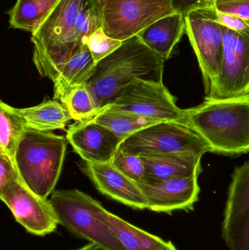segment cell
Instances as JSON below:
<instances>
[{
	"mask_svg": "<svg viewBox=\"0 0 249 250\" xmlns=\"http://www.w3.org/2000/svg\"><path fill=\"white\" fill-rule=\"evenodd\" d=\"M165 61L134 36L123 41L116 51L96 63L85 84L99 112L137 79L163 82Z\"/></svg>",
	"mask_w": 249,
	"mask_h": 250,
	"instance_id": "obj_1",
	"label": "cell"
},
{
	"mask_svg": "<svg viewBox=\"0 0 249 250\" xmlns=\"http://www.w3.org/2000/svg\"><path fill=\"white\" fill-rule=\"evenodd\" d=\"M183 125L195 131L211 152L238 155L249 152V95L228 99H206L184 109Z\"/></svg>",
	"mask_w": 249,
	"mask_h": 250,
	"instance_id": "obj_2",
	"label": "cell"
},
{
	"mask_svg": "<svg viewBox=\"0 0 249 250\" xmlns=\"http://www.w3.org/2000/svg\"><path fill=\"white\" fill-rule=\"evenodd\" d=\"M86 0H58L39 27L32 32V60L38 73L54 81L77 52L74 38L77 16Z\"/></svg>",
	"mask_w": 249,
	"mask_h": 250,
	"instance_id": "obj_3",
	"label": "cell"
},
{
	"mask_svg": "<svg viewBox=\"0 0 249 250\" xmlns=\"http://www.w3.org/2000/svg\"><path fill=\"white\" fill-rule=\"evenodd\" d=\"M67 143L61 135L33 129H26L19 141L14 163L20 180L44 199L55 191Z\"/></svg>",
	"mask_w": 249,
	"mask_h": 250,
	"instance_id": "obj_4",
	"label": "cell"
},
{
	"mask_svg": "<svg viewBox=\"0 0 249 250\" xmlns=\"http://www.w3.org/2000/svg\"><path fill=\"white\" fill-rule=\"evenodd\" d=\"M50 202L58 224L79 239L110 250H126L99 220L100 203L79 189H61L51 194Z\"/></svg>",
	"mask_w": 249,
	"mask_h": 250,
	"instance_id": "obj_5",
	"label": "cell"
},
{
	"mask_svg": "<svg viewBox=\"0 0 249 250\" xmlns=\"http://www.w3.org/2000/svg\"><path fill=\"white\" fill-rule=\"evenodd\" d=\"M119 149L134 155L211 152L207 143L191 127L175 122H159L123 140Z\"/></svg>",
	"mask_w": 249,
	"mask_h": 250,
	"instance_id": "obj_6",
	"label": "cell"
},
{
	"mask_svg": "<svg viewBox=\"0 0 249 250\" xmlns=\"http://www.w3.org/2000/svg\"><path fill=\"white\" fill-rule=\"evenodd\" d=\"M214 11V6L204 7L184 16L185 32L197 57L206 95L220 75L223 60L224 26L215 21Z\"/></svg>",
	"mask_w": 249,
	"mask_h": 250,
	"instance_id": "obj_7",
	"label": "cell"
},
{
	"mask_svg": "<svg viewBox=\"0 0 249 250\" xmlns=\"http://www.w3.org/2000/svg\"><path fill=\"white\" fill-rule=\"evenodd\" d=\"M103 111H121L156 122L181 124L184 118V110L178 108L163 82L140 79L130 83L114 102L99 110Z\"/></svg>",
	"mask_w": 249,
	"mask_h": 250,
	"instance_id": "obj_8",
	"label": "cell"
},
{
	"mask_svg": "<svg viewBox=\"0 0 249 250\" xmlns=\"http://www.w3.org/2000/svg\"><path fill=\"white\" fill-rule=\"evenodd\" d=\"M175 13L171 0H108L102 12V28L108 36L124 41Z\"/></svg>",
	"mask_w": 249,
	"mask_h": 250,
	"instance_id": "obj_9",
	"label": "cell"
},
{
	"mask_svg": "<svg viewBox=\"0 0 249 250\" xmlns=\"http://www.w3.org/2000/svg\"><path fill=\"white\" fill-rule=\"evenodd\" d=\"M249 95V32L224 27L223 60L217 80L206 99H228Z\"/></svg>",
	"mask_w": 249,
	"mask_h": 250,
	"instance_id": "obj_10",
	"label": "cell"
},
{
	"mask_svg": "<svg viewBox=\"0 0 249 250\" xmlns=\"http://www.w3.org/2000/svg\"><path fill=\"white\" fill-rule=\"evenodd\" d=\"M0 198L8 207L16 221L31 234L38 236L51 234L59 225L49 200L32 192L20 179L1 191Z\"/></svg>",
	"mask_w": 249,
	"mask_h": 250,
	"instance_id": "obj_11",
	"label": "cell"
},
{
	"mask_svg": "<svg viewBox=\"0 0 249 250\" xmlns=\"http://www.w3.org/2000/svg\"><path fill=\"white\" fill-rule=\"evenodd\" d=\"M222 234L230 250H249V160L232 173Z\"/></svg>",
	"mask_w": 249,
	"mask_h": 250,
	"instance_id": "obj_12",
	"label": "cell"
},
{
	"mask_svg": "<svg viewBox=\"0 0 249 250\" xmlns=\"http://www.w3.org/2000/svg\"><path fill=\"white\" fill-rule=\"evenodd\" d=\"M199 175L166 180H149L138 184L148 201V209L171 214L175 211L193 210L198 201Z\"/></svg>",
	"mask_w": 249,
	"mask_h": 250,
	"instance_id": "obj_13",
	"label": "cell"
},
{
	"mask_svg": "<svg viewBox=\"0 0 249 250\" xmlns=\"http://www.w3.org/2000/svg\"><path fill=\"white\" fill-rule=\"evenodd\" d=\"M68 143L88 163H111L122 140L92 120L76 122L67 130Z\"/></svg>",
	"mask_w": 249,
	"mask_h": 250,
	"instance_id": "obj_14",
	"label": "cell"
},
{
	"mask_svg": "<svg viewBox=\"0 0 249 250\" xmlns=\"http://www.w3.org/2000/svg\"><path fill=\"white\" fill-rule=\"evenodd\" d=\"M85 171L96 189L111 199L134 209H148V201L138 184L111 163H86Z\"/></svg>",
	"mask_w": 249,
	"mask_h": 250,
	"instance_id": "obj_15",
	"label": "cell"
},
{
	"mask_svg": "<svg viewBox=\"0 0 249 250\" xmlns=\"http://www.w3.org/2000/svg\"><path fill=\"white\" fill-rule=\"evenodd\" d=\"M149 180L190 177L201 173L203 156L195 153H170L139 155Z\"/></svg>",
	"mask_w": 249,
	"mask_h": 250,
	"instance_id": "obj_16",
	"label": "cell"
},
{
	"mask_svg": "<svg viewBox=\"0 0 249 250\" xmlns=\"http://www.w3.org/2000/svg\"><path fill=\"white\" fill-rule=\"evenodd\" d=\"M184 32V16L175 13L153 22L137 36L148 48L167 60L171 58Z\"/></svg>",
	"mask_w": 249,
	"mask_h": 250,
	"instance_id": "obj_17",
	"label": "cell"
},
{
	"mask_svg": "<svg viewBox=\"0 0 249 250\" xmlns=\"http://www.w3.org/2000/svg\"><path fill=\"white\" fill-rule=\"evenodd\" d=\"M96 63L84 43L59 70L54 83V100L64 104L72 91L89 80Z\"/></svg>",
	"mask_w": 249,
	"mask_h": 250,
	"instance_id": "obj_18",
	"label": "cell"
},
{
	"mask_svg": "<svg viewBox=\"0 0 249 250\" xmlns=\"http://www.w3.org/2000/svg\"><path fill=\"white\" fill-rule=\"evenodd\" d=\"M10 111L24 125L26 129L51 132L63 129L73 120L68 110L58 101H46L29 108H14L9 105Z\"/></svg>",
	"mask_w": 249,
	"mask_h": 250,
	"instance_id": "obj_19",
	"label": "cell"
},
{
	"mask_svg": "<svg viewBox=\"0 0 249 250\" xmlns=\"http://www.w3.org/2000/svg\"><path fill=\"white\" fill-rule=\"evenodd\" d=\"M99 220L114 233L126 250H156L165 241L145 231L104 208Z\"/></svg>",
	"mask_w": 249,
	"mask_h": 250,
	"instance_id": "obj_20",
	"label": "cell"
},
{
	"mask_svg": "<svg viewBox=\"0 0 249 250\" xmlns=\"http://www.w3.org/2000/svg\"><path fill=\"white\" fill-rule=\"evenodd\" d=\"M58 0H16L9 10V24L13 29L35 32L49 14Z\"/></svg>",
	"mask_w": 249,
	"mask_h": 250,
	"instance_id": "obj_21",
	"label": "cell"
},
{
	"mask_svg": "<svg viewBox=\"0 0 249 250\" xmlns=\"http://www.w3.org/2000/svg\"><path fill=\"white\" fill-rule=\"evenodd\" d=\"M92 120L96 124L105 126L122 141L143 128L159 123L121 111L99 112Z\"/></svg>",
	"mask_w": 249,
	"mask_h": 250,
	"instance_id": "obj_22",
	"label": "cell"
},
{
	"mask_svg": "<svg viewBox=\"0 0 249 250\" xmlns=\"http://www.w3.org/2000/svg\"><path fill=\"white\" fill-rule=\"evenodd\" d=\"M26 130L24 125L10 111L9 105L0 103V151L14 162L19 141Z\"/></svg>",
	"mask_w": 249,
	"mask_h": 250,
	"instance_id": "obj_23",
	"label": "cell"
},
{
	"mask_svg": "<svg viewBox=\"0 0 249 250\" xmlns=\"http://www.w3.org/2000/svg\"><path fill=\"white\" fill-rule=\"evenodd\" d=\"M63 104L68 110L73 120L76 122L92 120L99 114L93 97L86 84L73 89Z\"/></svg>",
	"mask_w": 249,
	"mask_h": 250,
	"instance_id": "obj_24",
	"label": "cell"
},
{
	"mask_svg": "<svg viewBox=\"0 0 249 250\" xmlns=\"http://www.w3.org/2000/svg\"><path fill=\"white\" fill-rule=\"evenodd\" d=\"M102 27V13L95 0H86L77 16L74 29V38L77 46L87 44L91 35Z\"/></svg>",
	"mask_w": 249,
	"mask_h": 250,
	"instance_id": "obj_25",
	"label": "cell"
},
{
	"mask_svg": "<svg viewBox=\"0 0 249 250\" xmlns=\"http://www.w3.org/2000/svg\"><path fill=\"white\" fill-rule=\"evenodd\" d=\"M111 163L115 168L137 184L148 182L143 160L139 155L124 152L118 148Z\"/></svg>",
	"mask_w": 249,
	"mask_h": 250,
	"instance_id": "obj_26",
	"label": "cell"
},
{
	"mask_svg": "<svg viewBox=\"0 0 249 250\" xmlns=\"http://www.w3.org/2000/svg\"><path fill=\"white\" fill-rule=\"evenodd\" d=\"M122 43L123 41L108 36L102 27L91 35L87 41L88 46L96 64L116 51Z\"/></svg>",
	"mask_w": 249,
	"mask_h": 250,
	"instance_id": "obj_27",
	"label": "cell"
},
{
	"mask_svg": "<svg viewBox=\"0 0 249 250\" xmlns=\"http://www.w3.org/2000/svg\"><path fill=\"white\" fill-rule=\"evenodd\" d=\"M20 179L14 162L0 151V192Z\"/></svg>",
	"mask_w": 249,
	"mask_h": 250,
	"instance_id": "obj_28",
	"label": "cell"
},
{
	"mask_svg": "<svg viewBox=\"0 0 249 250\" xmlns=\"http://www.w3.org/2000/svg\"><path fill=\"white\" fill-rule=\"evenodd\" d=\"M213 19L224 27L230 30L241 33L249 32V21L244 20L236 15L224 13L215 8Z\"/></svg>",
	"mask_w": 249,
	"mask_h": 250,
	"instance_id": "obj_29",
	"label": "cell"
},
{
	"mask_svg": "<svg viewBox=\"0 0 249 250\" xmlns=\"http://www.w3.org/2000/svg\"><path fill=\"white\" fill-rule=\"evenodd\" d=\"M216 10L249 21V0H214Z\"/></svg>",
	"mask_w": 249,
	"mask_h": 250,
	"instance_id": "obj_30",
	"label": "cell"
},
{
	"mask_svg": "<svg viewBox=\"0 0 249 250\" xmlns=\"http://www.w3.org/2000/svg\"><path fill=\"white\" fill-rule=\"evenodd\" d=\"M177 13L185 16L190 11L196 9L212 7L214 6V0H171Z\"/></svg>",
	"mask_w": 249,
	"mask_h": 250,
	"instance_id": "obj_31",
	"label": "cell"
},
{
	"mask_svg": "<svg viewBox=\"0 0 249 250\" xmlns=\"http://www.w3.org/2000/svg\"><path fill=\"white\" fill-rule=\"evenodd\" d=\"M73 250H110L96 244L89 243L81 248Z\"/></svg>",
	"mask_w": 249,
	"mask_h": 250,
	"instance_id": "obj_32",
	"label": "cell"
},
{
	"mask_svg": "<svg viewBox=\"0 0 249 250\" xmlns=\"http://www.w3.org/2000/svg\"><path fill=\"white\" fill-rule=\"evenodd\" d=\"M156 250H178L175 248V245L171 242H165L163 245H161L158 249Z\"/></svg>",
	"mask_w": 249,
	"mask_h": 250,
	"instance_id": "obj_33",
	"label": "cell"
},
{
	"mask_svg": "<svg viewBox=\"0 0 249 250\" xmlns=\"http://www.w3.org/2000/svg\"><path fill=\"white\" fill-rule=\"evenodd\" d=\"M95 1L98 8H99V11L102 13V10H103L108 0H95Z\"/></svg>",
	"mask_w": 249,
	"mask_h": 250,
	"instance_id": "obj_34",
	"label": "cell"
},
{
	"mask_svg": "<svg viewBox=\"0 0 249 250\" xmlns=\"http://www.w3.org/2000/svg\"><path fill=\"white\" fill-rule=\"evenodd\" d=\"M35 1H45V0H35Z\"/></svg>",
	"mask_w": 249,
	"mask_h": 250,
	"instance_id": "obj_35",
	"label": "cell"
}]
</instances>
